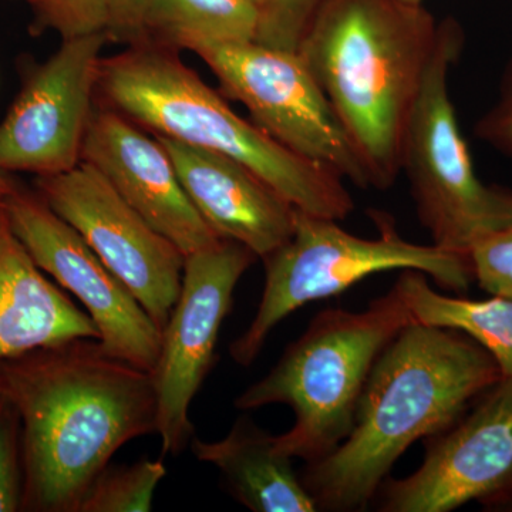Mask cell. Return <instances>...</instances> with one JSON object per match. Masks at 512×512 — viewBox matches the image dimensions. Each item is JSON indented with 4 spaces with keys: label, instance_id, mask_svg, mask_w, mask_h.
I'll list each match as a JSON object with an SVG mask.
<instances>
[{
    "label": "cell",
    "instance_id": "obj_29",
    "mask_svg": "<svg viewBox=\"0 0 512 512\" xmlns=\"http://www.w3.org/2000/svg\"><path fill=\"white\" fill-rule=\"evenodd\" d=\"M252 2L255 3L258 8H261L262 3H264V0H252Z\"/></svg>",
    "mask_w": 512,
    "mask_h": 512
},
{
    "label": "cell",
    "instance_id": "obj_3",
    "mask_svg": "<svg viewBox=\"0 0 512 512\" xmlns=\"http://www.w3.org/2000/svg\"><path fill=\"white\" fill-rule=\"evenodd\" d=\"M439 23L404 0H325L296 52L326 94L376 190L400 175L407 120Z\"/></svg>",
    "mask_w": 512,
    "mask_h": 512
},
{
    "label": "cell",
    "instance_id": "obj_4",
    "mask_svg": "<svg viewBox=\"0 0 512 512\" xmlns=\"http://www.w3.org/2000/svg\"><path fill=\"white\" fill-rule=\"evenodd\" d=\"M96 104L154 136L234 158L296 210L335 221L355 211L352 194L336 171L292 153L238 116L177 50L146 42L103 57Z\"/></svg>",
    "mask_w": 512,
    "mask_h": 512
},
{
    "label": "cell",
    "instance_id": "obj_17",
    "mask_svg": "<svg viewBox=\"0 0 512 512\" xmlns=\"http://www.w3.org/2000/svg\"><path fill=\"white\" fill-rule=\"evenodd\" d=\"M190 447L201 463L218 468L229 493L254 512H315L318 504L292 466L293 458L275 446V436L249 419L235 421L217 441L194 437Z\"/></svg>",
    "mask_w": 512,
    "mask_h": 512
},
{
    "label": "cell",
    "instance_id": "obj_24",
    "mask_svg": "<svg viewBox=\"0 0 512 512\" xmlns=\"http://www.w3.org/2000/svg\"><path fill=\"white\" fill-rule=\"evenodd\" d=\"M468 259L484 291L512 299V222L477 242Z\"/></svg>",
    "mask_w": 512,
    "mask_h": 512
},
{
    "label": "cell",
    "instance_id": "obj_13",
    "mask_svg": "<svg viewBox=\"0 0 512 512\" xmlns=\"http://www.w3.org/2000/svg\"><path fill=\"white\" fill-rule=\"evenodd\" d=\"M380 511L448 512L512 491V380L481 396L468 416L430 437L412 476L384 481Z\"/></svg>",
    "mask_w": 512,
    "mask_h": 512
},
{
    "label": "cell",
    "instance_id": "obj_10",
    "mask_svg": "<svg viewBox=\"0 0 512 512\" xmlns=\"http://www.w3.org/2000/svg\"><path fill=\"white\" fill-rule=\"evenodd\" d=\"M37 194L72 225L163 330L183 286L185 255L92 164L36 177Z\"/></svg>",
    "mask_w": 512,
    "mask_h": 512
},
{
    "label": "cell",
    "instance_id": "obj_9",
    "mask_svg": "<svg viewBox=\"0 0 512 512\" xmlns=\"http://www.w3.org/2000/svg\"><path fill=\"white\" fill-rule=\"evenodd\" d=\"M255 261L254 252L231 239L185 256L183 286L161 330L160 355L151 372L163 456H180L194 439L192 400L214 366L235 288Z\"/></svg>",
    "mask_w": 512,
    "mask_h": 512
},
{
    "label": "cell",
    "instance_id": "obj_19",
    "mask_svg": "<svg viewBox=\"0 0 512 512\" xmlns=\"http://www.w3.org/2000/svg\"><path fill=\"white\" fill-rule=\"evenodd\" d=\"M259 8L252 0H151L147 42L198 52L208 46L251 42Z\"/></svg>",
    "mask_w": 512,
    "mask_h": 512
},
{
    "label": "cell",
    "instance_id": "obj_25",
    "mask_svg": "<svg viewBox=\"0 0 512 512\" xmlns=\"http://www.w3.org/2000/svg\"><path fill=\"white\" fill-rule=\"evenodd\" d=\"M150 5L151 0H107V40L126 47L146 43Z\"/></svg>",
    "mask_w": 512,
    "mask_h": 512
},
{
    "label": "cell",
    "instance_id": "obj_7",
    "mask_svg": "<svg viewBox=\"0 0 512 512\" xmlns=\"http://www.w3.org/2000/svg\"><path fill=\"white\" fill-rule=\"evenodd\" d=\"M456 20L439 23L436 46L400 148L420 224L434 247L468 256L481 239L512 222V192L478 178L450 96L448 77L463 52Z\"/></svg>",
    "mask_w": 512,
    "mask_h": 512
},
{
    "label": "cell",
    "instance_id": "obj_11",
    "mask_svg": "<svg viewBox=\"0 0 512 512\" xmlns=\"http://www.w3.org/2000/svg\"><path fill=\"white\" fill-rule=\"evenodd\" d=\"M106 33L62 40L46 62L23 69L22 86L0 121V171L47 177L82 163Z\"/></svg>",
    "mask_w": 512,
    "mask_h": 512
},
{
    "label": "cell",
    "instance_id": "obj_16",
    "mask_svg": "<svg viewBox=\"0 0 512 512\" xmlns=\"http://www.w3.org/2000/svg\"><path fill=\"white\" fill-rule=\"evenodd\" d=\"M76 339L97 340L99 330L37 266L0 198V359Z\"/></svg>",
    "mask_w": 512,
    "mask_h": 512
},
{
    "label": "cell",
    "instance_id": "obj_2",
    "mask_svg": "<svg viewBox=\"0 0 512 512\" xmlns=\"http://www.w3.org/2000/svg\"><path fill=\"white\" fill-rule=\"evenodd\" d=\"M501 379L500 367L473 339L414 320L377 357L349 436L303 468L319 510L366 508L407 448L450 429Z\"/></svg>",
    "mask_w": 512,
    "mask_h": 512
},
{
    "label": "cell",
    "instance_id": "obj_30",
    "mask_svg": "<svg viewBox=\"0 0 512 512\" xmlns=\"http://www.w3.org/2000/svg\"><path fill=\"white\" fill-rule=\"evenodd\" d=\"M3 389H2V382H0V396H2Z\"/></svg>",
    "mask_w": 512,
    "mask_h": 512
},
{
    "label": "cell",
    "instance_id": "obj_27",
    "mask_svg": "<svg viewBox=\"0 0 512 512\" xmlns=\"http://www.w3.org/2000/svg\"><path fill=\"white\" fill-rule=\"evenodd\" d=\"M20 188H22V185L13 177V174L0 171V198H8Z\"/></svg>",
    "mask_w": 512,
    "mask_h": 512
},
{
    "label": "cell",
    "instance_id": "obj_6",
    "mask_svg": "<svg viewBox=\"0 0 512 512\" xmlns=\"http://www.w3.org/2000/svg\"><path fill=\"white\" fill-rule=\"evenodd\" d=\"M377 238L350 234L338 222L296 210L292 237L265 256V286L254 319L229 346L235 363L251 366L272 330L308 303L339 295L367 276L413 269L440 288L466 292L474 279L470 259L439 247L414 244L384 212L373 211Z\"/></svg>",
    "mask_w": 512,
    "mask_h": 512
},
{
    "label": "cell",
    "instance_id": "obj_8",
    "mask_svg": "<svg viewBox=\"0 0 512 512\" xmlns=\"http://www.w3.org/2000/svg\"><path fill=\"white\" fill-rule=\"evenodd\" d=\"M195 55L224 96L241 103L269 137L362 190L372 188L348 131L298 52L251 40L204 47Z\"/></svg>",
    "mask_w": 512,
    "mask_h": 512
},
{
    "label": "cell",
    "instance_id": "obj_18",
    "mask_svg": "<svg viewBox=\"0 0 512 512\" xmlns=\"http://www.w3.org/2000/svg\"><path fill=\"white\" fill-rule=\"evenodd\" d=\"M429 276L406 269L396 282L413 319L423 325L458 330L487 350L512 380V299H466L444 295L430 286Z\"/></svg>",
    "mask_w": 512,
    "mask_h": 512
},
{
    "label": "cell",
    "instance_id": "obj_21",
    "mask_svg": "<svg viewBox=\"0 0 512 512\" xmlns=\"http://www.w3.org/2000/svg\"><path fill=\"white\" fill-rule=\"evenodd\" d=\"M28 6L33 36L56 33L62 40L106 33L107 0H20Z\"/></svg>",
    "mask_w": 512,
    "mask_h": 512
},
{
    "label": "cell",
    "instance_id": "obj_20",
    "mask_svg": "<svg viewBox=\"0 0 512 512\" xmlns=\"http://www.w3.org/2000/svg\"><path fill=\"white\" fill-rule=\"evenodd\" d=\"M167 476L163 461L138 460L107 466L84 497L79 512H148L158 485Z\"/></svg>",
    "mask_w": 512,
    "mask_h": 512
},
{
    "label": "cell",
    "instance_id": "obj_28",
    "mask_svg": "<svg viewBox=\"0 0 512 512\" xmlns=\"http://www.w3.org/2000/svg\"><path fill=\"white\" fill-rule=\"evenodd\" d=\"M404 2L412 3V5H423L424 0H404Z\"/></svg>",
    "mask_w": 512,
    "mask_h": 512
},
{
    "label": "cell",
    "instance_id": "obj_14",
    "mask_svg": "<svg viewBox=\"0 0 512 512\" xmlns=\"http://www.w3.org/2000/svg\"><path fill=\"white\" fill-rule=\"evenodd\" d=\"M82 161L100 171L185 256L221 241L188 198L160 140L117 111L96 104L84 137Z\"/></svg>",
    "mask_w": 512,
    "mask_h": 512
},
{
    "label": "cell",
    "instance_id": "obj_23",
    "mask_svg": "<svg viewBox=\"0 0 512 512\" xmlns=\"http://www.w3.org/2000/svg\"><path fill=\"white\" fill-rule=\"evenodd\" d=\"M22 430L8 397L0 396V512L22 510Z\"/></svg>",
    "mask_w": 512,
    "mask_h": 512
},
{
    "label": "cell",
    "instance_id": "obj_5",
    "mask_svg": "<svg viewBox=\"0 0 512 512\" xmlns=\"http://www.w3.org/2000/svg\"><path fill=\"white\" fill-rule=\"evenodd\" d=\"M413 322L396 286L365 311L326 309L268 375L239 394L235 407H291L295 423L275 436L276 448L306 464L322 460L352 431L360 394L377 357Z\"/></svg>",
    "mask_w": 512,
    "mask_h": 512
},
{
    "label": "cell",
    "instance_id": "obj_22",
    "mask_svg": "<svg viewBox=\"0 0 512 512\" xmlns=\"http://www.w3.org/2000/svg\"><path fill=\"white\" fill-rule=\"evenodd\" d=\"M325 0H264L255 42L296 52L306 29Z\"/></svg>",
    "mask_w": 512,
    "mask_h": 512
},
{
    "label": "cell",
    "instance_id": "obj_15",
    "mask_svg": "<svg viewBox=\"0 0 512 512\" xmlns=\"http://www.w3.org/2000/svg\"><path fill=\"white\" fill-rule=\"evenodd\" d=\"M156 137L188 198L218 237L244 245L261 259L289 241L296 208L254 171L224 154Z\"/></svg>",
    "mask_w": 512,
    "mask_h": 512
},
{
    "label": "cell",
    "instance_id": "obj_26",
    "mask_svg": "<svg viewBox=\"0 0 512 512\" xmlns=\"http://www.w3.org/2000/svg\"><path fill=\"white\" fill-rule=\"evenodd\" d=\"M476 136L512 157V62L505 73L497 103L478 120Z\"/></svg>",
    "mask_w": 512,
    "mask_h": 512
},
{
    "label": "cell",
    "instance_id": "obj_12",
    "mask_svg": "<svg viewBox=\"0 0 512 512\" xmlns=\"http://www.w3.org/2000/svg\"><path fill=\"white\" fill-rule=\"evenodd\" d=\"M6 204L13 228L37 266L72 293L92 318L101 350L153 372L163 333L130 289L37 192L22 187Z\"/></svg>",
    "mask_w": 512,
    "mask_h": 512
},
{
    "label": "cell",
    "instance_id": "obj_1",
    "mask_svg": "<svg viewBox=\"0 0 512 512\" xmlns=\"http://www.w3.org/2000/svg\"><path fill=\"white\" fill-rule=\"evenodd\" d=\"M22 430L23 508L79 512L130 441L157 431L153 375L76 339L0 359Z\"/></svg>",
    "mask_w": 512,
    "mask_h": 512
}]
</instances>
